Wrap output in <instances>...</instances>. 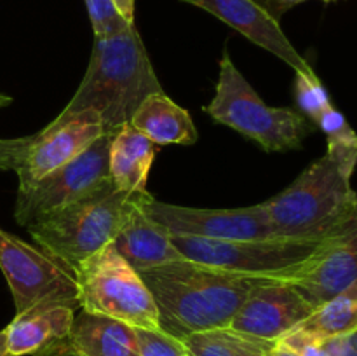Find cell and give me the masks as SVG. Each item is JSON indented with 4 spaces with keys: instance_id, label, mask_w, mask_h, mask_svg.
<instances>
[{
    "instance_id": "cell-1",
    "label": "cell",
    "mask_w": 357,
    "mask_h": 356,
    "mask_svg": "<svg viewBox=\"0 0 357 356\" xmlns=\"http://www.w3.org/2000/svg\"><path fill=\"white\" fill-rule=\"evenodd\" d=\"M152 293L159 328L183 341L197 332L230 327L251 290L268 278H251L181 260L139 272Z\"/></svg>"
},
{
    "instance_id": "cell-2",
    "label": "cell",
    "mask_w": 357,
    "mask_h": 356,
    "mask_svg": "<svg viewBox=\"0 0 357 356\" xmlns=\"http://www.w3.org/2000/svg\"><path fill=\"white\" fill-rule=\"evenodd\" d=\"M162 91L136 24H132L108 37L94 38L86 75L58 119L94 110L100 115L103 131H117L131 121L149 94Z\"/></svg>"
},
{
    "instance_id": "cell-3",
    "label": "cell",
    "mask_w": 357,
    "mask_h": 356,
    "mask_svg": "<svg viewBox=\"0 0 357 356\" xmlns=\"http://www.w3.org/2000/svg\"><path fill=\"white\" fill-rule=\"evenodd\" d=\"M357 156L326 152L314 161L288 188L264 202L275 237L323 241L357 208L351 185Z\"/></svg>"
},
{
    "instance_id": "cell-4",
    "label": "cell",
    "mask_w": 357,
    "mask_h": 356,
    "mask_svg": "<svg viewBox=\"0 0 357 356\" xmlns=\"http://www.w3.org/2000/svg\"><path fill=\"white\" fill-rule=\"evenodd\" d=\"M149 195V191H119L114 180L108 178L89 195L26 229L40 250L73 272L86 258L114 243L131 213Z\"/></svg>"
},
{
    "instance_id": "cell-5",
    "label": "cell",
    "mask_w": 357,
    "mask_h": 356,
    "mask_svg": "<svg viewBox=\"0 0 357 356\" xmlns=\"http://www.w3.org/2000/svg\"><path fill=\"white\" fill-rule=\"evenodd\" d=\"M204 112L220 124L255 140L267 152L300 149L314 129L300 112L265 105L227 51L220 59L215 98L206 105Z\"/></svg>"
},
{
    "instance_id": "cell-6",
    "label": "cell",
    "mask_w": 357,
    "mask_h": 356,
    "mask_svg": "<svg viewBox=\"0 0 357 356\" xmlns=\"http://www.w3.org/2000/svg\"><path fill=\"white\" fill-rule=\"evenodd\" d=\"M80 309L105 314L138 328L160 330L155 300L142 274L107 244L73 271Z\"/></svg>"
},
{
    "instance_id": "cell-7",
    "label": "cell",
    "mask_w": 357,
    "mask_h": 356,
    "mask_svg": "<svg viewBox=\"0 0 357 356\" xmlns=\"http://www.w3.org/2000/svg\"><path fill=\"white\" fill-rule=\"evenodd\" d=\"M181 257L251 278L288 279L321 241L267 237V239H206L171 236Z\"/></svg>"
},
{
    "instance_id": "cell-8",
    "label": "cell",
    "mask_w": 357,
    "mask_h": 356,
    "mask_svg": "<svg viewBox=\"0 0 357 356\" xmlns=\"http://www.w3.org/2000/svg\"><path fill=\"white\" fill-rule=\"evenodd\" d=\"M101 135L103 124L94 110L56 117L35 135L0 138V171H14L20 180L17 188H26L82 154Z\"/></svg>"
},
{
    "instance_id": "cell-9",
    "label": "cell",
    "mask_w": 357,
    "mask_h": 356,
    "mask_svg": "<svg viewBox=\"0 0 357 356\" xmlns=\"http://www.w3.org/2000/svg\"><path fill=\"white\" fill-rule=\"evenodd\" d=\"M115 131L103 135L91 143L82 154L66 164L52 170L26 188H17L14 218L28 227L51 213L86 198L110 178L108 154Z\"/></svg>"
},
{
    "instance_id": "cell-10",
    "label": "cell",
    "mask_w": 357,
    "mask_h": 356,
    "mask_svg": "<svg viewBox=\"0 0 357 356\" xmlns=\"http://www.w3.org/2000/svg\"><path fill=\"white\" fill-rule=\"evenodd\" d=\"M0 269L9 283L16 313L38 302H63L80 309L75 276L38 246L0 229Z\"/></svg>"
},
{
    "instance_id": "cell-11",
    "label": "cell",
    "mask_w": 357,
    "mask_h": 356,
    "mask_svg": "<svg viewBox=\"0 0 357 356\" xmlns=\"http://www.w3.org/2000/svg\"><path fill=\"white\" fill-rule=\"evenodd\" d=\"M150 218L169 230L171 236L206 239H267L275 237L261 205L232 209H204L176 206L150 198L145 205Z\"/></svg>"
},
{
    "instance_id": "cell-12",
    "label": "cell",
    "mask_w": 357,
    "mask_h": 356,
    "mask_svg": "<svg viewBox=\"0 0 357 356\" xmlns=\"http://www.w3.org/2000/svg\"><path fill=\"white\" fill-rule=\"evenodd\" d=\"M284 281L291 283L316 309L357 281V208Z\"/></svg>"
},
{
    "instance_id": "cell-13",
    "label": "cell",
    "mask_w": 357,
    "mask_h": 356,
    "mask_svg": "<svg viewBox=\"0 0 357 356\" xmlns=\"http://www.w3.org/2000/svg\"><path fill=\"white\" fill-rule=\"evenodd\" d=\"M316 307L284 279H264L258 283L239 311L230 328L265 341H281L305 321Z\"/></svg>"
},
{
    "instance_id": "cell-14",
    "label": "cell",
    "mask_w": 357,
    "mask_h": 356,
    "mask_svg": "<svg viewBox=\"0 0 357 356\" xmlns=\"http://www.w3.org/2000/svg\"><path fill=\"white\" fill-rule=\"evenodd\" d=\"M181 2L208 10L220 21L243 34L248 40L288 63L296 73L317 75L307 59L293 47L279 21L272 17L257 0H181Z\"/></svg>"
},
{
    "instance_id": "cell-15",
    "label": "cell",
    "mask_w": 357,
    "mask_h": 356,
    "mask_svg": "<svg viewBox=\"0 0 357 356\" xmlns=\"http://www.w3.org/2000/svg\"><path fill=\"white\" fill-rule=\"evenodd\" d=\"M77 309L63 302H38L16 313L6 327L7 355L24 356L68 337Z\"/></svg>"
},
{
    "instance_id": "cell-16",
    "label": "cell",
    "mask_w": 357,
    "mask_h": 356,
    "mask_svg": "<svg viewBox=\"0 0 357 356\" xmlns=\"http://www.w3.org/2000/svg\"><path fill=\"white\" fill-rule=\"evenodd\" d=\"M150 198L152 195L131 213L114 239L115 250L138 272L183 258L173 244L169 230L146 213L145 205Z\"/></svg>"
},
{
    "instance_id": "cell-17",
    "label": "cell",
    "mask_w": 357,
    "mask_h": 356,
    "mask_svg": "<svg viewBox=\"0 0 357 356\" xmlns=\"http://www.w3.org/2000/svg\"><path fill=\"white\" fill-rule=\"evenodd\" d=\"M135 328L115 318L79 309L68 339L86 356H139Z\"/></svg>"
},
{
    "instance_id": "cell-18",
    "label": "cell",
    "mask_w": 357,
    "mask_h": 356,
    "mask_svg": "<svg viewBox=\"0 0 357 356\" xmlns=\"http://www.w3.org/2000/svg\"><path fill=\"white\" fill-rule=\"evenodd\" d=\"M159 145L139 133L131 122L115 131L108 154V171L119 191H146L150 168Z\"/></svg>"
},
{
    "instance_id": "cell-19",
    "label": "cell",
    "mask_w": 357,
    "mask_h": 356,
    "mask_svg": "<svg viewBox=\"0 0 357 356\" xmlns=\"http://www.w3.org/2000/svg\"><path fill=\"white\" fill-rule=\"evenodd\" d=\"M129 122L155 145H192L199 138L190 114L174 103L164 91L149 94Z\"/></svg>"
},
{
    "instance_id": "cell-20",
    "label": "cell",
    "mask_w": 357,
    "mask_h": 356,
    "mask_svg": "<svg viewBox=\"0 0 357 356\" xmlns=\"http://www.w3.org/2000/svg\"><path fill=\"white\" fill-rule=\"evenodd\" d=\"M188 356H268L274 341L253 337L230 327L197 332L183 341Z\"/></svg>"
},
{
    "instance_id": "cell-21",
    "label": "cell",
    "mask_w": 357,
    "mask_h": 356,
    "mask_svg": "<svg viewBox=\"0 0 357 356\" xmlns=\"http://www.w3.org/2000/svg\"><path fill=\"white\" fill-rule=\"evenodd\" d=\"M357 328V281L349 285L328 302L321 304L305 321L293 332L312 339L342 335Z\"/></svg>"
},
{
    "instance_id": "cell-22",
    "label": "cell",
    "mask_w": 357,
    "mask_h": 356,
    "mask_svg": "<svg viewBox=\"0 0 357 356\" xmlns=\"http://www.w3.org/2000/svg\"><path fill=\"white\" fill-rule=\"evenodd\" d=\"M295 94L302 114L314 122H317L323 112H326L331 107L326 89L323 87L317 75L296 73Z\"/></svg>"
},
{
    "instance_id": "cell-23",
    "label": "cell",
    "mask_w": 357,
    "mask_h": 356,
    "mask_svg": "<svg viewBox=\"0 0 357 356\" xmlns=\"http://www.w3.org/2000/svg\"><path fill=\"white\" fill-rule=\"evenodd\" d=\"M328 138V150L337 152H357V135L349 126L344 115L331 105L316 122Z\"/></svg>"
},
{
    "instance_id": "cell-24",
    "label": "cell",
    "mask_w": 357,
    "mask_h": 356,
    "mask_svg": "<svg viewBox=\"0 0 357 356\" xmlns=\"http://www.w3.org/2000/svg\"><path fill=\"white\" fill-rule=\"evenodd\" d=\"M94 38H103L132 27L119 14L112 0H86Z\"/></svg>"
},
{
    "instance_id": "cell-25",
    "label": "cell",
    "mask_w": 357,
    "mask_h": 356,
    "mask_svg": "<svg viewBox=\"0 0 357 356\" xmlns=\"http://www.w3.org/2000/svg\"><path fill=\"white\" fill-rule=\"evenodd\" d=\"M139 356H185V346L180 339L171 337L162 330L135 328Z\"/></svg>"
},
{
    "instance_id": "cell-26",
    "label": "cell",
    "mask_w": 357,
    "mask_h": 356,
    "mask_svg": "<svg viewBox=\"0 0 357 356\" xmlns=\"http://www.w3.org/2000/svg\"><path fill=\"white\" fill-rule=\"evenodd\" d=\"M312 339V337H310ZM328 356H357V328L342 335L316 339Z\"/></svg>"
},
{
    "instance_id": "cell-27",
    "label": "cell",
    "mask_w": 357,
    "mask_h": 356,
    "mask_svg": "<svg viewBox=\"0 0 357 356\" xmlns=\"http://www.w3.org/2000/svg\"><path fill=\"white\" fill-rule=\"evenodd\" d=\"M31 356H86L80 349H77L73 346V342L68 337L61 339V341H56L52 344L45 346L40 351L33 353Z\"/></svg>"
},
{
    "instance_id": "cell-28",
    "label": "cell",
    "mask_w": 357,
    "mask_h": 356,
    "mask_svg": "<svg viewBox=\"0 0 357 356\" xmlns=\"http://www.w3.org/2000/svg\"><path fill=\"white\" fill-rule=\"evenodd\" d=\"M257 2L267 9V13L271 14L272 17H275V20L279 21L286 10L293 9V7L298 6V3L309 2V0H257ZM323 2H331V0H323Z\"/></svg>"
},
{
    "instance_id": "cell-29",
    "label": "cell",
    "mask_w": 357,
    "mask_h": 356,
    "mask_svg": "<svg viewBox=\"0 0 357 356\" xmlns=\"http://www.w3.org/2000/svg\"><path fill=\"white\" fill-rule=\"evenodd\" d=\"M117 7L119 14L128 21L129 24H135V0H112Z\"/></svg>"
},
{
    "instance_id": "cell-30",
    "label": "cell",
    "mask_w": 357,
    "mask_h": 356,
    "mask_svg": "<svg viewBox=\"0 0 357 356\" xmlns=\"http://www.w3.org/2000/svg\"><path fill=\"white\" fill-rule=\"evenodd\" d=\"M268 356H302L300 353H296L295 349H291L289 346H286L284 342L278 341L275 346L272 348V351L268 353Z\"/></svg>"
},
{
    "instance_id": "cell-31",
    "label": "cell",
    "mask_w": 357,
    "mask_h": 356,
    "mask_svg": "<svg viewBox=\"0 0 357 356\" xmlns=\"http://www.w3.org/2000/svg\"><path fill=\"white\" fill-rule=\"evenodd\" d=\"M0 356H9L7 355V339H6V328L0 330Z\"/></svg>"
},
{
    "instance_id": "cell-32",
    "label": "cell",
    "mask_w": 357,
    "mask_h": 356,
    "mask_svg": "<svg viewBox=\"0 0 357 356\" xmlns=\"http://www.w3.org/2000/svg\"><path fill=\"white\" fill-rule=\"evenodd\" d=\"M10 103H13V98L7 96V94H3V93H0V108L7 107V105H10Z\"/></svg>"
},
{
    "instance_id": "cell-33",
    "label": "cell",
    "mask_w": 357,
    "mask_h": 356,
    "mask_svg": "<svg viewBox=\"0 0 357 356\" xmlns=\"http://www.w3.org/2000/svg\"><path fill=\"white\" fill-rule=\"evenodd\" d=\"M185 356H188V355H185Z\"/></svg>"
}]
</instances>
